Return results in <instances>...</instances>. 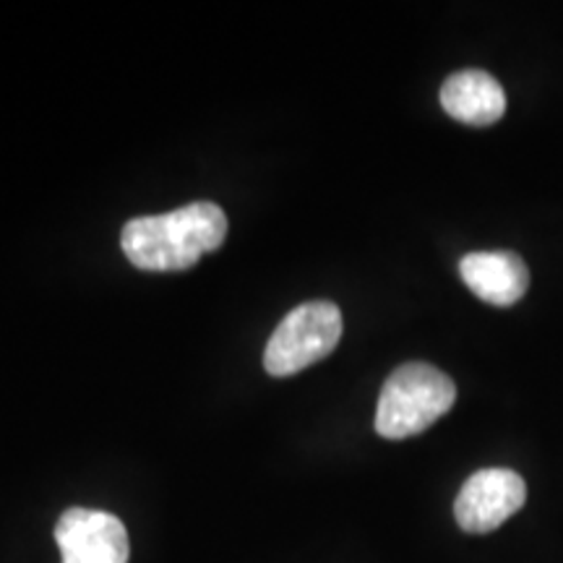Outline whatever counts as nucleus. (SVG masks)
Segmentation results:
<instances>
[{
    "label": "nucleus",
    "instance_id": "1",
    "mask_svg": "<svg viewBox=\"0 0 563 563\" xmlns=\"http://www.w3.org/2000/svg\"><path fill=\"white\" fill-rule=\"evenodd\" d=\"M228 238V217L211 201H196L167 214L136 217L123 228L129 262L144 272H183L217 251Z\"/></svg>",
    "mask_w": 563,
    "mask_h": 563
},
{
    "label": "nucleus",
    "instance_id": "2",
    "mask_svg": "<svg viewBox=\"0 0 563 563\" xmlns=\"http://www.w3.org/2000/svg\"><path fill=\"white\" fill-rule=\"evenodd\" d=\"M456 402V386L428 363H405L386 378L376 410V431L384 439H410L431 428Z\"/></svg>",
    "mask_w": 563,
    "mask_h": 563
},
{
    "label": "nucleus",
    "instance_id": "3",
    "mask_svg": "<svg viewBox=\"0 0 563 563\" xmlns=\"http://www.w3.org/2000/svg\"><path fill=\"white\" fill-rule=\"evenodd\" d=\"M342 340V311L329 300L302 302L274 329L264 352L272 376H292L332 355Z\"/></svg>",
    "mask_w": 563,
    "mask_h": 563
},
{
    "label": "nucleus",
    "instance_id": "4",
    "mask_svg": "<svg viewBox=\"0 0 563 563\" xmlns=\"http://www.w3.org/2000/svg\"><path fill=\"white\" fill-rule=\"evenodd\" d=\"M527 501V485L522 475L506 467L477 470L462 485L454 501L456 525L470 534L498 530Z\"/></svg>",
    "mask_w": 563,
    "mask_h": 563
},
{
    "label": "nucleus",
    "instance_id": "5",
    "mask_svg": "<svg viewBox=\"0 0 563 563\" xmlns=\"http://www.w3.org/2000/svg\"><path fill=\"white\" fill-rule=\"evenodd\" d=\"M63 563H129V532L118 517L95 509H68L55 527Z\"/></svg>",
    "mask_w": 563,
    "mask_h": 563
},
{
    "label": "nucleus",
    "instance_id": "6",
    "mask_svg": "<svg viewBox=\"0 0 563 563\" xmlns=\"http://www.w3.org/2000/svg\"><path fill=\"white\" fill-rule=\"evenodd\" d=\"M464 285L490 306L506 308L525 298L530 269L522 256L511 251H475L460 262Z\"/></svg>",
    "mask_w": 563,
    "mask_h": 563
},
{
    "label": "nucleus",
    "instance_id": "7",
    "mask_svg": "<svg viewBox=\"0 0 563 563\" xmlns=\"http://www.w3.org/2000/svg\"><path fill=\"white\" fill-rule=\"evenodd\" d=\"M441 108L454 121L467 125H493L504 118L506 95L504 87L485 70L470 68L452 74L441 87Z\"/></svg>",
    "mask_w": 563,
    "mask_h": 563
}]
</instances>
